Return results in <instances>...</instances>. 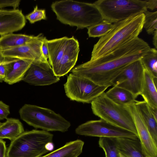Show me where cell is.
I'll return each instance as SVG.
<instances>
[{"label":"cell","mask_w":157,"mask_h":157,"mask_svg":"<svg viewBox=\"0 0 157 157\" xmlns=\"http://www.w3.org/2000/svg\"><path fill=\"white\" fill-rule=\"evenodd\" d=\"M150 49L147 43L137 37L99 58L75 67L71 72L98 85L109 87L126 66L140 59Z\"/></svg>","instance_id":"6da1fadb"},{"label":"cell","mask_w":157,"mask_h":157,"mask_svg":"<svg viewBox=\"0 0 157 157\" xmlns=\"http://www.w3.org/2000/svg\"><path fill=\"white\" fill-rule=\"evenodd\" d=\"M144 14H135L113 23L110 30L95 44L90 60L99 58L138 37L143 28Z\"/></svg>","instance_id":"7a4b0ae2"},{"label":"cell","mask_w":157,"mask_h":157,"mask_svg":"<svg viewBox=\"0 0 157 157\" xmlns=\"http://www.w3.org/2000/svg\"><path fill=\"white\" fill-rule=\"evenodd\" d=\"M51 7L61 22L76 26L77 29L88 28L103 20L94 3L63 0L53 2Z\"/></svg>","instance_id":"3957f363"},{"label":"cell","mask_w":157,"mask_h":157,"mask_svg":"<svg viewBox=\"0 0 157 157\" xmlns=\"http://www.w3.org/2000/svg\"><path fill=\"white\" fill-rule=\"evenodd\" d=\"M53 135L44 130L24 132L11 141L6 157H40L52 150Z\"/></svg>","instance_id":"277c9868"},{"label":"cell","mask_w":157,"mask_h":157,"mask_svg":"<svg viewBox=\"0 0 157 157\" xmlns=\"http://www.w3.org/2000/svg\"><path fill=\"white\" fill-rule=\"evenodd\" d=\"M48 62L55 74L60 77L73 68L78 59L79 44L73 37L48 40Z\"/></svg>","instance_id":"5b68a950"},{"label":"cell","mask_w":157,"mask_h":157,"mask_svg":"<svg viewBox=\"0 0 157 157\" xmlns=\"http://www.w3.org/2000/svg\"><path fill=\"white\" fill-rule=\"evenodd\" d=\"M91 104L92 112L95 116L138 136L133 117L127 106L114 102L107 97L105 92Z\"/></svg>","instance_id":"8992f818"},{"label":"cell","mask_w":157,"mask_h":157,"mask_svg":"<svg viewBox=\"0 0 157 157\" xmlns=\"http://www.w3.org/2000/svg\"><path fill=\"white\" fill-rule=\"evenodd\" d=\"M21 120L28 124L44 131H67L70 123L52 110L34 105L25 104L20 109Z\"/></svg>","instance_id":"52a82bcc"},{"label":"cell","mask_w":157,"mask_h":157,"mask_svg":"<svg viewBox=\"0 0 157 157\" xmlns=\"http://www.w3.org/2000/svg\"><path fill=\"white\" fill-rule=\"evenodd\" d=\"M104 20L114 23L132 15L144 13L147 9L146 0H99L94 3Z\"/></svg>","instance_id":"ba28073f"},{"label":"cell","mask_w":157,"mask_h":157,"mask_svg":"<svg viewBox=\"0 0 157 157\" xmlns=\"http://www.w3.org/2000/svg\"><path fill=\"white\" fill-rule=\"evenodd\" d=\"M66 94L71 100L90 103L109 87L98 85L83 77L71 73L64 84Z\"/></svg>","instance_id":"9c48e42d"},{"label":"cell","mask_w":157,"mask_h":157,"mask_svg":"<svg viewBox=\"0 0 157 157\" xmlns=\"http://www.w3.org/2000/svg\"><path fill=\"white\" fill-rule=\"evenodd\" d=\"M75 132L78 135L86 136L138 139V136L134 133L102 119L91 120L82 124L76 128Z\"/></svg>","instance_id":"30bf717a"},{"label":"cell","mask_w":157,"mask_h":157,"mask_svg":"<svg viewBox=\"0 0 157 157\" xmlns=\"http://www.w3.org/2000/svg\"><path fill=\"white\" fill-rule=\"evenodd\" d=\"M144 72L140 59L135 60L124 68L115 79L113 86L128 90L136 98L141 94Z\"/></svg>","instance_id":"8fae6325"},{"label":"cell","mask_w":157,"mask_h":157,"mask_svg":"<svg viewBox=\"0 0 157 157\" xmlns=\"http://www.w3.org/2000/svg\"><path fill=\"white\" fill-rule=\"evenodd\" d=\"M44 37L42 34H40L34 39L24 45L0 50V52L6 59H26L33 62H48L41 51V44Z\"/></svg>","instance_id":"7c38bea8"},{"label":"cell","mask_w":157,"mask_h":157,"mask_svg":"<svg viewBox=\"0 0 157 157\" xmlns=\"http://www.w3.org/2000/svg\"><path fill=\"white\" fill-rule=\"evenodd\" d=\"M127 107L133 117L143 153L146 157H157V144L153 139L135 102Z\"/></svg>","instance_id":"4fadbf2b"},{"label":"cell","mask_w":157,"mask_h":157,"mask_svg":"<svg viewBox=\"0 0 157 157\" xmlns=\"http://www.w3.org/2000/svg\"><path fill=\"white\" fill-rule=\"evenodd\" d=\"M59 80L49 62H34L22 80L33 85L46 86L56 83Z\"/></svg>","instance_id":"5bb4252c"},{"label":"cell","mask_w":157,"mask_h":157,"mask_svg":"<svg viewBox=\"0 0 157 157\" xmlns=\"http://www.w3.org/2000/svg\"><path fill=\"white\" fill-rule=\"evenodd\" d=\"M26 20L22 11L18 9L0 10V35L1 36L21 29Z\"/></svg>","instance_id":"9a60e30c"},{"label":"cell","mask_w":157,"mask_h":157,"mask_svg":"<svg viewBox=\"0 0 157 157\" xmlns=\"http://www.w3.org/2000/svg\"><path fill=\"white\" fill-rule=\"evenodd\" d=\"M33 62L16 59L10 60L6 64V74L4 81L10 85L22 80L26 73Z\"/></svg>","instance_id":"2e32d148"},{"label":"cell","mask_w":157,"mask_h":157,"mask_svg":"<svg viewBox=\"0 0 157 157\" xmlns=\"http://www.w3.org/2000/svg\"><path fill=\"white\" fill-rule=\"evenodd\" d=\"M144 69V78L140 95L150 107L157 109V78Z\"/></svg>","instance_id":"e0dca14e"},{"label":"cell","mask_w":157,"mask_h":157,"mask_svg":"<svg viewBox=\"0 0 157 157\" xmlns=\"http://www.w3.org/2000/svg\"><path fill=\"white\" fill-rule=\"evenodd\" d=\"M84 144V141L80 139L71 141L40 157H78L82 152Z\"/></svg>","instance_id":"ac0fdd59"},{"label":"cell","mask_w":157,"mask_h":157,"mask_svg":"<svg viewBox=\"0 0 157 157\" xmlns=\"http://www.w3.org/2000/svg\"><path fill=\"white\" fill-rule=\"evenodd\" d=\"M135 104L153 139L157 144V117L154 115L149 106L144 100H136Z\"/></svg>","instance_id":"d6986e66"},{"label":"cell","mask_w":157,"mask_h":157,"mask_svg":"<svg viewBox=\"0 0 157 157\" xmlns=\"http://www.w3.org/2000/svg\"><path fill=\"white\" fill-rule=\"evenodd\" d=\"M119 152L124 157H146L143 153L138 139L117 138Z\"/></svg>","instance_id":"ffe728a7"},{"label":"cell","mask_w":157,"mask_h":157,"mask_svg":"<svg viewBox=\"0 0 157 157\" xmlns=\"http://www.w3.org/2000/svg\"><path fill=\"white\" fill-rule=\"evenodd\" d=\"M25 132L20 121L13 118H7L6 121L1 124L0 139H8L13 140Z\"/></svg>","instance_id":"44dd1931"},{"label":"cell","mask_w":157,"mask_h":157,"mask_svg":"<svg viewBox=\"0 0 157 157\" xmlns=\"http://www.w3.org/2000/svg\"><path fill=\"white\" fill-rule=\"evenodd\" d=\"M105 93L106 95L114 102L127 106L136 101V98L130 91L116 86H113Z\"/></svg>","instance_id":"7402d4cb"},{"label":"cell","mask_w":157,"mask_h":157,"mask_svg":"<svg viewBox=\"0 0 157 157\" xmlns=\"http://www.w3.org/2000/svg\"><path fill=\"white\" fill-rule=\"evenodd\" d=\"M36 36L10 33L0 37V50L15 47L25 44L34 39Z\"/></svg>","instance_id":"603a6c76"},{"label":"cell","mask_w":157,"mask_h":157,"mask_svg":"<svg viewBox=\"0 0 157 157\" xmlns=\"http://www.w3.org/2000/svg\"><path fill=\"white\" fill-rule=\"evenodd\" d=\"M98 144L104 151L105 157H120L117 138L100 137Z\"/></svg>","instance_id":"cb8c5ba5"},{"label":"cell","mask_w":157,"mask_h":157,"mask_svg":"<svg viewBox=\"0 0 157 157\" xmlns=\"http://www.w3.org/2000/svg\"><path fill=\"white\" fill-rule=\"evenodd\" d=\"M144 68L157 78V50L151 48L150 50L141 59Z\"/></svg>","instance_id":"d4e9b609"},{"label":"cell","mask_w":157,"mask_h":157,"mask_svg":"<svg viewBox=\"0 0 157 157\" xmlns=\"http://www.w3.org/2000/svg\"><path fill=\"white\" fill-rule=\"evenodd\" d=\"M113 23L103 20L101 22L87 28L89 37H101L105 35L111 29Z\"/></svg>","instance_id":"484cf974"},{"label":"cell","mask_w":157,"mask_h":157,"mask_svg":"<svg viewBox=\"0 0 157 157\" xmlns=\"http://www.w3.org/2000/svg\"><path fill=\"white\" fill-rule=\"evenodd\" d=\"M144 13V20L143 28L148 34L153 35L157 30V11L151 12L147 10Z\"/></svg>","instance_id":"4316f807"},{"label":"cell","mask_w":157,"mask_h":157,"mask_svg":"<svg viewBox=\"0 0 157 157\" xmlns=\"http://www.w3.org/2000/svg\"><path fill=\"white\" fill-rule=\"evenodd\" d=\"M25 18L32 24L42 20H46L47 18L45 10L38 9L37 6H36L33 11L27 15Z\"/></svg>","instance_id":"83f0119b"},{"label":"cell","mask_w":157,"mask_h":157,"mask_svg":"<svg viewBox=\"0 0 157 157\" xmlns=\"http://www.w3.org/2000/svg\"><path fill=\"white\" fill-rule=\"evenodd\" d=\"M20 0H0V8L11 6L14 10L19 6Z\"/></svg>","instance_id":"f1b7e54d"},{"label":"cell","mask_w":157,"mask_h":157,"mask_svg":"<svg viewBox=\"0 0 157 157\" xmlns=\"http://www.w3.org/2000/svg\"><path fill=\"white\" fill-rule=\"evenodd\" d=\"M10 113L9 106L0 101V120L6 119Z\"/></svg>","instance_id":"f546056e"},{"label":"cell","mask_w":157,"mask_h":157,"mask_svg":"<svg viewBox=\"0 0 157 157\" xmlns=\"http://www.w3.org/2000/svg\"><path fill=\"white\" fill-rule=\"evenodd\" d=\"M48 40L45 37H44L41 44V51L43 55L46 59L49 58V53L48 46Z\"/></svg>","instance_id":"4dcf8cb0"},{"label":"cell","mask_w":157,"mask_h":157,"mask_svg":"<svg viewBox=\"0 0 157 157\" xmlns=\"http://www.w3.org/2000/svg\"><path fill=\"white\" fill-rule=\"evenodd\" d=\"M10 60H8L5 63L0 65V81L2 82L4 81L6 74V64L9 62Z\"/></svg>","instance_id":"1f68e13d"},{"label":"cell","mask_w":157,"mask_h":157,"mask_svg":"<svg viewBox=\"0 0 157 157\" xmlns=\"http://www.w3.org/2000/svg\"><path fill=\"white\" fill-rule=\"evenodd\" d=\"M7 149L6 142L0 139V157H6Z\"/></svg>","instance_id":"d6a6232c"},{"label":"cell","mask_w":157,"mask_h":157,"mask_svg":"<svg viewBox=\"0 0 157 157\" xmlns=\"http://www.w3.org/2000/svg\"><path fill=\"white\" fill-rule=\"evenodd\" d=\"M146 7L147 9L153 10L157 7V0H146Z\"/></svg>","instance_id":"836d02e7"},{"label":"cell","mask_w":157,"mask_h":157,"mask_svg":"<svg viewBox=\"0 0 157 157\" xmlns=\"http://www.w3.org/2000/svg\"><path fill=\"white\" fill-rule=\"evenodd\" d=\"M152 43L155 48L157 49V30H156L153 34Z\"/></svg>","instance_id":"e575fe53"},{"label":"cell","mask_w":157,"mask_h":157,"mask_svg":"<svg viewBox=\"0 0 157 157\" xmlns=\"http://www.w3.org/2000/svg\"><path fill=\"white\" fill-rule=\"evenodd\" d=\"M8 60L0 52V65L5 63Z\"/></svg>","instance_id":"d590c367"},{"label":"cell","mask_w":157,"mask_h":157,"mask_svg":"<svg viewBox=\"0 0 157 157\" xmlns=\"http://www.w3.org/2000/svg\"><path fill=\"white\" fill-rule=\"evenodd\" d=\"M120 157H124L123 155L119 153Z\"/></svg>","instance_id":"8d00e7d4"},{"label":"cell","mask_w":157,"mask_h":157,"mask_svg":"<svg viewBox=\"0 0 157 157\" xmlns=\"http://www.w3.org/2000/svg\"><path fill=\"white\" fill-rule=\"evenodd\" d=\"M1 123H0V125H1Z\"/></svg>","instance_id":"74e56055"}]
</instances>
